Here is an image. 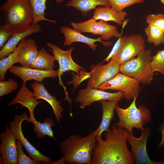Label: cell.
<instances>
[{"label": "cell", "mask_w": 164, "mask_h": 164, "mask_svg": "<svg viewBox=\"0 0 164 164\" xmlns=\"http://www.w3.org/2000/svg\"><path fill=\"white\" fill-rule=\"evenodd\" d=\"M29 118L25 112L21 115L15 114L14 120L10 123L11 131L16 140L21 142L31 158L43 164L51 163L52 162L51 159L42 154L32 145L22 133L21 126L22 123L24 121H27Z\"/></svg>", "instance_id": "30bf717a"}, {"label": "cell", "mask_w": 164, "mask_h": 164, "mask_svg": "<svg viewBox=\"0 0 164 164\" xmlns=\"http://www.w3.org/2000/svg\"><path fill=\"white\" fill-rule=\"evenodd\" d=\"M0 154L3 163L17 164L18 152L16 139L9 127L5 126V131L0 135Z\"/></svg>", "instance_id": "5bb4252c"}, {"label": "cell", "mask_w": 164, "mask_h": 164, "mask_svg": "<svg viewBox=\"0 0 164 164\" xmlns=\"http://www.w3.org/2000/svg\"><path fill=\"white\" fill-rule=\"evenodd\" d=\"M9 70L11 73L20 78L24 83L30 80H34L40 83L43 81L45 78H55L58 75V70H55L53 69L45 70L22 66H13Z\"/></svg>", "instance_id": "9a60e30c"}, {"label": "cell", "mask_w": 164, "mask_h": 164, "mask_svg": "<svg viewBox=\"0 0 164 164\" xmlns=\"http://www.w3.org/2000/svg\"><path fill=\"white\" fill-rule=\"evenodd\" d=\"M16 144L18 152V164H39L41 163L26 155L22 149V145L19 141H16Z\"/></svg>", "instance_id": "4dcf8cb0"}, {"label": "cell", "mask_w": 164, "mask_h": 164, "mask_svg": "<svg viewBox=\"0 0 164 164\" xmlns=\"http://www.w3.org/2000/svg\"><path fill=\"white\" fill-rule=\"evenodd\" d=\"M137 95L128 107L123 109L116 106L115 110L118 116V122L114 125L126 129L132 133V130L135 128L141 131L144 130V126L152 120L151 113L150 110L143 105H140L137 108L136 101Z\"/></svg>", "instance_id": "277c9868"}, {"label": "cell", "mask_w": 164, "mask_h": 164, "mask_svg": "<svg viewBox=\"0 0 164 164\" xmlns=\"http://www.w3.org/2000/svg\"><path fill=\"white\" fill-rule=\"evenodd\" d=\"M145 40L139 34L125 36L121 37L120 48L111 59L120 65L137 56L145 50Z\"/></svg>", "instance_id": "ba28073f"}, {"label": "cell", "mask_w": 164, "mask_h": 164, "mask_svg": "<svg viewBox=\"0 0 164 164\" xmlns=\"http://www.w3.org/2000/svg\"><path fill=\"white\" fill-rule=\"evenodd\" d=\"M161 2L164 5V0H160Z\"/></svg>", "instance_id": "8d00e7d4"}, {"label": "cell", "mask_w": 164, "mask_h": 164, "mask_svg": "<svg viewBox=\"0 0 164 164\" xmlns=\"http://www.w3.org/2000/svg\"><path fill=\"white\" fill-rule=\"evenodd\" d=\"M42 102L38 101L34 97L33 93L30 91L27 88L26 83L23 82L19 92L13 100L10 102L8 106H10L19 103L21 107L26 108L29 110L30 116H34V112L36 106Z\"/></svg>", "instance_id": "d6986e66"}, {"label": "cell", "mask_w": 164, "mask_h": 164, "mask_svg": "<svg viewBox=\"0 0 164 164\" xmlns=\"http://www.w3.org/2000/svg\"><path fill=\"white\" fill-rule=\"evenodd\" d=\"M125 129L114 126L105 132L104 139L96 136L91 164H133L126 143Z\"/></svg>", "instance_id": "6da1fadb"}, {"label": "cell", "mask_w": 164, "mask_h": 164, "mask_svg": "<svg viewBox=\"0 0 164 164\" xmlns=\"http://www.w3.org/2000/svg\"><path fill=\"white\" fill-rule=\"evenodd\" d=\"M27 121L34 125V130L38 138H41L46 135L54 138L53 132L51 127L54 126L55 123L52 118H46L44 120L43 123H41L36 120L34 116H29Z\"/></svg>", "instance_id": "cb8c5ba5"}, {"label": "cell", "mask_w": 164, "mask_h": 164, "mask_svg": "<svg viewBox=\"0 0 164 164\" xmlns=\"http://www.w3.org/2000/svg\"><path fill=\"white\" fill-rule=\"evenodd\" d=\"M41 31L40 26L38 24H32L28 28L14 34L1 49L0 60L7 57L13 52L22 39Z\"/></svg>", "instance_id": "ac0fdd59"}, {"label": "cell", "mask_w": 164, "mask_h": 164, "mask_svg": "<svg viewBox=\"0 0 164 164\" xmlns=\"http://www.w3.org/2000/svg\"><path fill=\"white\" fill-rule=\"evenodd\" d=\"M18 87V83L11 78L8 81H0V97L12 92Z\"/></svg>", "instance_id": "d6a6232c"}, {"label": "cell", "mask_w": 164, "mask_h": 164, "mask_svg": "<svg viewBox=\"0 0 164 164\" xmlns=\"http://www.w3.org/2000/svg\"><path fill=\"white\" fill-rule=\"evenodd\" d=\"M48 49L52 53L56 60L59 64L58 75L60 84H61V76L66 71H72L78 74L85 71L83 67L79 65L73 60L71 53L74 49L73 47L66 51L62 50L60 47L51 43L46 44Z\"/></svg>", "instance_id": "4fadbf2b"}, {"label": "cell", "mask_w": 164, "mask_h": 164, "mask_svg": "<svg viewBox=\"0 0 164 164\" xmlns=\"http://www.w3.org/2000/svg\"><path fill=\"white\" fill-rule=\"evenodd\" d=\"M120 66L112 59L106 65H102L101 63L91 65V75L87 87L97 88L119 73Z\"/></svg>", "instance_id": "7c38bea8"}, {"label": "cell", "mask_w": 164, "mask_h": 164, "mask_svg": "<svg viewBox=\"0 0 164 164\" xmlns=\"http://www.w3.org/2000/svg\"><path fill=\"white\" fill-rule=\"evenodd\" d=\"M146 35L147 41L155 46L164 44V33L155 26L148 24L144 31Z\"/></svg>", "instance_id": "83f0119b"}, {"label": "cell", "mask_w": 164, "mask_h": 164, "mask_svg": "<svg viewBox=\"0 0 164 164\" xmlns=\"http://www.w3.org/2000/svg\"><path fill=\"white\" fill-rule=\"evenodd\" d=\"M159 130L162 134V140L161 142L158 145V148L160 149L162 148L164 145V120L160 126Z\"/></svg>", "instance_id": "d590c367"}, {"label": "cell", "mask_w": 164, "mask_h": 164, "mask_svg": "<svg viewBox=\"0 0 164 164\" xmlns=\"http://www.w3.org/2000/svg\"><path fill=\"white\" fill-rule=\"evenodd\" d=\"M127 23V21H125L123 23V25L122 26V28L120 36L119 37L118 39L115 43L109 54L101 63L104 61H106V62H109V60L111 59L114 56L118 50L121 45L122 37L121 35L122 33L123 29H124V28Z\"/></svg>", "instance_id": "e575fe53"}, {"label": "cell", "mask_w": 164, "mask_h": 164, "mask_svg": "<svg viewBox=\"0 0 164 164\" xmlns=\"http://www.w3.org/2000/svg\"><path fill=\"white\" fill-rule=\"evenodd\" d=\"M70 24L78 32L100 35L102 39L104 41L113 37L119 38L121 34L116 26L101 20L97 21L93 18L80 22H72Z\"/></svg>", "instance_id": "9c48e42d"}, {"label": "cell", "mask_w": 164, "mask_h": 164, "mask_svg": "<svg viewBox=\"0 0 164 164\" xmlns=\"http://www.w3.org/2000/svg\"><path fill=\"white\" fill-rule=\"evenodd\" d=\"M152 54L151 50L145 49L136 57L120 65V72L136 79L143 84H150L154 75L150 64Z\"/></svg>", "instance_id": "5b68a950"}, {"label": "cell", "mask_w": 164, "mask_h": 164, "mask_svg": "<svg viewBox=\"0 0 164 164\" xmlns=\"http://www.w3.org/2000/svg\"><path fill=\"white\" fill-rule=\"evenodd\" d=\"M120 101L104 100L100 101L102 107V115L100 125L94 130L97 136H102V133L109 129L111 122L114 118L115 107Z\"/></svg>", "instance_id": "44dd1931"}, {"label": "cell", "mask_w": 164, "mask_h": 164, "mask_svg": "<svg viewBox=\"0 0 164 164\" xmlns=\"http://www.w3.org/2000/svg\"><path fill=\"white\" fill-rule=\"evenodd\" d=\"M14 34V33L10 31L4 25L0 26V48L1 49L4 46L6 42Z\"/></svg>", "instance_id": "836d02e7"}, {"label": "cell", "mask_w": 164, "mask_h": 164, "mask_svg": "<svg viewBox=\"0 0 164 164\" xmlns=\"http://www.w3.org/2000/svg\"><path fill=\"white\" fill-rule=\"evenodd\" d=\"M139 82L136 79L122 73H118L111 79L98 86L97 89L122 92L124 98L127 100L133 99L138 94Z\"/></svg>", "instance_id": "8992f818"}, {"label": "cell", "mask_w": 164, "mask_h": 164, "mask_svg": "<svg viewBox=\"0 0 164 164\" xmlns=\"http://www.w3.org/2000/svg\"><path fill=\"white\" fill-rule=\"evenodd\" d=\"M31 86L33 90L35 98L37 100L43 99L48 103L53 109L56 121L60 122L61 118H63L62 112L64 109L60 102L57 100L56 96L51 95L42 83L36 81Z\"/></svg>", "instance_id": "e0dca14e"}, {"label": "cell", "mask_w": 164, "mask_h": 164, "mask_svg": "<svg viewBox=\"0 0 164 164\" xmlns=\"http://www.w3.org/2000/svg\"><path fill=\"white\" fill-rule=\"evenodd\" d=\"M60 30L61 33L65 36L63 44L65 46H70L73 43L79 42L87 44L93 51H95L97 46V45L95 44L96 42H100L105 46H110L112 44V42L102 41L101 37L94 39L85 36L81 33L78 32L74 29L69 28L68 26L61 27Z\"/></svg>", "instance_id": "2e32d148"}, {"label": "cell", "mask_w": 164, "mask_h": 164, "mask_svg": "<svg viewBox=\"0 0 164 164\" xmlns=\"http://www.w3.org/2000/svg\"><path fill=\"white\" fill-rule=\"evenodd\" d=\"M127 15L126 12H117L110 6L100 7L95 9L92 18L96 21L101 20L105 22L112 21L121 25Z\"/></svg>", "instance_id": "7402d4cb"}, {"label": "cell", "mask_w": 164, "mask_h": 164, "mask_svg": "<svg viewBox=\"0 0 164 164\" xmlns=\"http://www.w3.org/2000/svg\"><path fill=\"white\" fill-rule=\"evenodd\" d=\"M99 5L111 7L107 0H72L68 1L66 5L67 7L75 8L84 16Z\"/></svg>", "instance_id": "603a6c76"}, {"label": "cell", "mask_w": 164, "mask_h": 164, "mask_svg": "<svg viewBox=\"0 0 164 164\" xmlns=\"http://www.w3.org/2000/svg\"><path fill=\"white\" fill-rule=\"evenodd\" d=\"M47 0H29L33 15V20L32 24H37L43 21L49 22L55 24L56 21L55 20L49 19L44 17L45 11L46 9V2ZM58 3L64 1V0H55Z\"/></svg>", "instance_id": "d4e9b609"}, {"label": "cell", "mask_w": 164, "mask_h": 164, "mask_svg": "<svg viewBox=\"0 0 164 164\" xmlns=\"http://www.w3.org/2000/svg\"><path fill=\"white\" fill-rule=\"evenodd\" d=\"M150 64L153 71H158L164 76V49L159 50L152 57Z\"/></svg>", "instance_id": "f1b7e54d"}, {"label": "cell", "mask_w": 164, "mask_h": 164, "mask_svg": "<svg viewBox=\"0 0 164 164\" xmlns=\"http://www.w3.org/2000/svg\"><path fill=\"white\" fill-rule=\"evenodd\" d=\"M124 98L123 93L120 91L110 93L92 87H87L78 91L75 101L80 103L79 108L83 110L96 101L107 100L120 101Z\"/></svg>", "instance_id": "8fae6325"}, {"label": "cell", "mask_w": 164, "mask_h": 164, "mask_svg": "<svg viewBox=\"0 0 164 164\" xmlns=\"http://www.w3.org/2000/svg\"><path fill=\"white\" fill-rule=\"evenodd\" d=\"M96 136L94 131L84 137L72 135L61 141L59 146L64 161L70 164H91Z\"/></svg>", "instance_id": "7a4b0ae2"}, {"label": "cell", "mask_w": 164, "mask_h": 164, "mask_svg": "<svg viewBox=\"0 0 164 164\" xmlns=\"http://www.w3.org/2000/svg\"><path fill=\"white\" fill-rule=\"evenodd\" d=\"M151 132L150 127L145 128L141 131L138 138L135 137L132 133L126 129V138L131 147L132 155L136 164H164V161H153L149 156L146 150V144Z\"/></svg>", "instance_id": "52a82bcc"}, {"label": "cell", "mask_w": 164, "mask_h": 164, "mask_svg": "<svg viewBox=\"0 0 164 164\" xmlns=\"http://www.w3.org/2000/svg\"><path fill=\"white\" fill-rule=\"evenodd\" d=\"M4 25L13 33L29 27L33 15L29 0H7L0 8Z\"/></svg>", "instance_id": "3957f363"}, {"label": "cell", "mask_w": 164, "mask_h": 164, "mask_svg": "<svg viewBox=\"0 0 164 164\" xmlns=\"http://www.w3.org/2000/svg\"><path fill=\"white\" fill-rule=\"evenodd\" d=\"M38 55L30 67L39 70H53L56 59L53 56L41 48Z\"/></svg>", "instance_id": "484cf974"}, {"label": "cell", "mask_w": 164, "mask_h": 164, "mask_svg": "<svg viewBox=\"0 0 164 164\" xmlns=\"http://www.w3.org/2000/svg\"><path fill=\"white\" fill-rule=\"evenodd\" d=\"M39 51L34 39H26L19 53L18 63L22 66L31 67L35 61Z\"/></svg>", "instance_id": "ffe728a7"}, {"label": "cell", "mask_w": 164, "mask_h": 164, "mask_svg": "<svg viewBox=\"0 0 164 164\" xmlns=\"http://www.w3.org/2000/svg\"><path fill=\"white\" fill-rule=\"evenodd\" d=\"M111 8L117 12L123 11L125 8L136 3H142L144 0H107Z\"/></svg>", "instance_id": "f546056e"}, {"label": "cell", "mask_w": 164, "mask_h": 164, "mask_svg": "<svg viewBox=\"0 0 164 164\" xmlns=\"http://www.w3.org/2000/svg\"><path fill=\"white\" fill-rule=\"evenodd\" d=\"M146 20L148 24L155 26L164 33V14L148 15L146 17Z\"/></svg>", "instance_id": "1f68e13d"}, {"label": "cell", "mask_w": 164, "mask_h": 164, "mask_svg": "<svg viewBox=\"0 0 164 164\" xmlns=\"http://www.w3.org/2000/svg\"><path fill=\"white\" fill-rule=\"evenodd\" d=\"M26 39V38L22 39L13 52L7 57L0 60V81L5 80V76L7 70L13 66L14 64L18 63L19 53Z\"/></svg>", "instance_id": "4316f807"}]
</instances>
